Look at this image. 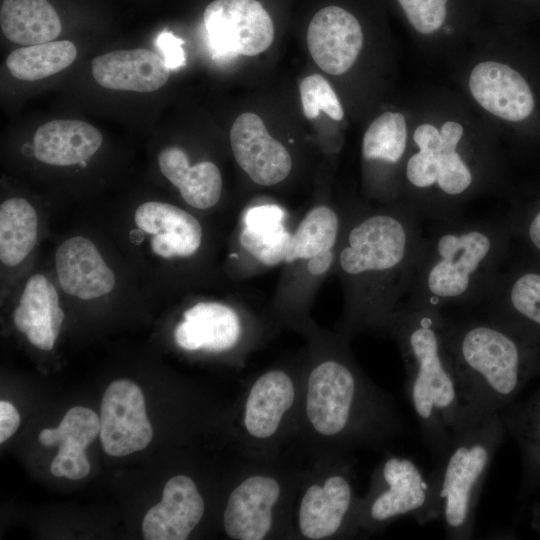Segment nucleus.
<instances>
[{
	"instance_id": "obj_35",
	"label": "nucleus",
	"mask_w": 540,
	"mask_h": 540,
	"mask_svg": "<svg viewBox=\"0 0 540 540\" xmlns=\"http://www.w3.org/2000/svg\"><path fill=\"white\" fill-rule=\"evenodd\" d=\"M83 447L76 445L59 446L58 454L53 459L50 470L56 477L79 480L90 472V463Z\"/></svg>"
},
{
	"instance_id": "obj_36",
	"label": "nucleus",
	"mask_w": 540,
	"mask_h": 540,
	"mask_svg": "<svg viewBox=\"0 0 540 540\" xmlns=\"http://www.w3.org/2000/svg\"><path fill=\"white\" fill-rule=\"evenodd\" d=\"M48 294L49 281L45 276L35 274L29 278L20 298V306L31 316L33 324L50 319Z\"/></svg>"
},
{
	"instance_id": "obj_19",
	"label": "nucleus",
	"mask_w": 540,
	"mask_h": 540,
	"mask_svg": "<svg viewBox=\"0 0 540 540\" xmlns=\"http://www.w3.org/2000/svg\"><path fill=\"white\" fill-rule=\"evenodd\" d=\"M469 89L485 110L507 121H522L534 108V97L526 80L503 63L477 64L469 77Z\"/></svg>"
},
{
	"instance_id": "obj_21",
	"label": "nucleus",
	"mask_w": 540,
	"mask_h": 540,
	"mask_svg": "<svg viewBox=\"0 0 540 540\" xmlns=\"http://www.w3.org/2000/svg\"><path fill=\"white\" fill-rule=\"evenodd\" d=\"M55 265L62 290L80 299H95L110 293L115 275L96 246L77 236L64 241L56 251Z\"/></svg>"
},
{
	"instance_id": "obj_14",
	"label": "nucleus",
	"mask_w": 540,
	"mask_h": 540,
	"mask_svg": "<svg viewBox=\"0 0 540 540\" xmlns=\"http://www.w3.org/2000/svg\"><path fill=\"white\" fill-rule=\"evenodd\" d=\"M292 230L285 225V212L275 204L248 207L241 216L237 234L244 278L281 266L288 249Z\"/></svg>"
},
{
	"instance_id": "obj_24",
	"label": "nucleus",
	"mask_w": 540,
	"mask_h": 540,
	"mask_svg": "<svg viewBox=\"0 0 540 540\" xmlns=\"http://www.w3.org/2000/svg\"><path fill=\"white\" fill-rule=\"evenodd\" d=\"M33 140L37 160L54 166H71L93 156L103 138L100 131L87 122L53 120L41 125Z\"/></svg>"
},
{
	"instance_id": "obj_28",
	"label": "nucleus",
	"mask_w": 540,
	"mask_h": 540,
	"mask_svg": "<svg viewBox=\"0 0 540 540\" xmlns=\"http://www.w3.org/2000/svg\"><path fill=\"white\" fill-rule=\"evenodd\" d=\"M38 219L23 198H10L0 206V260L6 266L20 264L37 240Z\"/></svg>"
},
{
	"instance_id": "obj_23",
	"label": "nucleus",
	"mask_w": 540,
	"mask_h": 540,
	"mask_svg": "<svg viewBox=\"0 0 540 540\" xmlns=\"http://www.w3.org/2000/svg\"><path fill=\"white\" fill-rule=\"evenodd\" d=\"M294 397V383L285 371L272 369L259 376L244 406L243 423L247 433L258 440L275 435Z\"/></svg>"
},
{
	"instance_id": "obj_37",
	"label": "nucleus",
	"mask_w": 540,
	"mask_h": 540,
	"mask_svg": "<svg viewBox=\"0 0 540 540\" xmlns=\"http://www.w3.org/2000/svg\"><path fill=\"white\" fill-rule=\"evenodd\" d=\"M184 40L168 31L161 32L156 39V46L163 55L169 70H176L185 65Z\"/></svg>"
},
{
	"instance_id": "obj_25",
	"label": "nucleus",
	"mask_w": 540,
	"mask_h": 540,
	"mask_svg": "<svg viewBox=\"0 0 540 540\" xmlns=\"http://www.w3.org/2000/svg\"><path fill=\"white\" fill-rule=\"evenodd\" d=\"M157 160L161 173L179 190L187 205L207 210L219 203L223 180L215 163L201 161L191 165L186 152L176 146L161 150Z\"/></svg>"
},
{
	"instance_id": "obj_17",
	"label": "nucleus",
	"mask_w": 540,
	"mask_h": 540,
	"mask_svg": "<svg viewBox=\"0 0 540 540\" xmlns=\"http://www.w3.org/2000/svg\"><path fill=\"white\" fill-rule=\"evenodd\" d=\"M243 333L245 322L238 308L218 301H200L184 311L174 339L184 350L218 353L237 347Z\"/></svg>"
},
{
	"instance_id": "obj_4",
	"label": "nucleus",
	"mask_w": 540,
	"mask_h": 540,
	"mask_svg": "<svg viewBox=\"0 0 540 540\" xmlns=\"http://www.w3.org/2000/svg\"><path fill=\"white\" fill-rule=\"evenodd\" d=\"M443 312L401 305L387 331L406 370V389L425 445L437 459L453 436L470 427L443 337Z\"/></svg>"
},
{
	"instance_id": "obj_29",
	"label": "nucleus",
	"mask_w": 540,
	"mask_h": 540,
	"mask_svg": "<svg viewBox=\"0 0 540 540\" xmlns=\"http://www.w3.org/2000/svg\"><path fill=\"white\" fill-rule=\"evenodd\" d=\"M76 57L77 49L71 41H50L13 50L6 66L13 77L36 81L66 69Z\"/></svg>"
},
{
	"instance_id": "obj_13",
	"label": "nucleus",
	"mask_w": 540,
	"mask_h": 540,
	"mask_svg": "<svg viewBox=\"0 0 540 540\" xmlns=\"http://www.w3.org/2000/svg\"><path fill=\"white\" fill-rule=\"evenodd\" d=\"M229 140L236 163L254 184L273 187L291 174L289 150L269 134L257 114H240L231 127Z\"/></svg>"
},
{
	"instance_id": "obj_42",
	"label": "nucleus",
	"mask_w": 540,
	"mask_h": 540,
	"mask_svg": "<svg viewBox=\"0 0 540 540\" xmlns=\"http://www.w3.org/2000/svg\"><path fill=\"white\" fill-rule=\"evenodd\" d=\"M444 32H446V33L452 32L451 26H447V27L444 29Z\"/></svg>"
},
{
	"instance_id": "obj_39",
	"label": "nucleus",
	"mask_w": 540,
	"mask_h": 540,
	"mask_svg": "<svg viewBox=\"0 0 540 540\" xmlns=\"http://www.w3.org/2000/svg\"><path fill=\"white\" fill-rule=\"evenodd\" d=\"M26 336L31 344L41 350H51L56 340L51 328L50 319L33 324L26 331Z\"/></svg>"
},
{
	"instance_id": "obj_26",
	"label": "nucleus",
	"mask_w": 540,
	"mask_h": 540,
	"mask_svg": "<svg viewBox=\"0 0 540 540\" xmlns=\"http://www.w3.org/2000/svg\"><path fill=\"white\" fill-rule=\"evenodd\" d=\"M507 433L516 441L522 462L519 498L540 490V386L526 399L499 412Z\"/></svg>"
},
{
	"instance_id": "obj_11",
	"label": "nucleus",
	"mask_w": 540,
	"mask_h": 540,
	"mask_svg": "<svg viewBox=\"0 0 540 540\" xmlns=\"http://www.w3.org/2000/svg\"><path fill=\"white\" fill-rule=\"evenodd\" d=\"M152 437L140 387L126 379L112 382L101 402L100 440L104 451L125 456L146 448Z\"/></svg>"
},
{
	"instance_id": "obj_31",
	"label": "nucleus",
	"mask_w": 540,
	"mask_h": 540,
	"mask_svg": "<svg viewBox=\"0 0 540 540\" xmlns=\"http://www.w3.org/2000/svg\"><path fill=\"white\" fill-rule=\"evenodd\" d=\"M134 221L148 234L204 233L199 220L190 212L173 204L151 201L141 204L135 211Z\"/></svg>"
},
{
	"instance_id": "obj_8",
	"label": "nucleus",
	"mask_w": 540,
	"mask_h": 540,
	"mask_svg": "<svg viewBox=\"0 0 540 540\" xmlns=\"http://www.w3.org/2000/svg\"><path fill=\"white\" fill-rule=\"evenodd\" d=\"M464 129L458 122H445L438 130L431 124L413 133L417 146L405 165V178L420 194L409 207L434 222L460 216L459 205L472 192L475 176L458 150Z\"/></svg>"
},
{
	"instance_id": "obj_34",
	"label": "nucleus",
	"mask_w": 540,
	"mask_h": 540,
	"mask_svg": "<svg viewBox=\"0 0 540 540\" xmlns=\"http://www.w3.org/2000/svg\"><path fill=\"white\" fill-rule=\"evenodd\" d=\"M409 23L422 34L441 28L447 13L448 0H397Z\"/></svg>"
},
{
	"instance_id": "obj_6",
	"label": "nucleus",
	"mask_w": 540,
	"mask_h": 540,
	"mask_svg": "<svg viewBox=\"0 0 540 540\" xmlns=\"http://www.w3.org/2000/svg\"><path fill=\"white\" fill-rule=\"evenodd\" d=\"M507 431L494 413L452 437L432 473L447 539L473 538L476 507L492 460Z\"/></svg>"
},
{
	"instance_id": "obj_40",
	"label": "nucleus",
	"mask_w": 540,
	"mask_h": 540,
	"mask_svg": "<svg viewBox=\"0 0 540 540\" xmlns=\"http://www.w3.org/2000/svg\"><path fill=\"white\" fill-rule=\"evenodd\" d=\"M527 238L540 253V210L533 213L526 226Z\"/></svg>"
},
{
	"instance_id": "obj_5",
	"label": "nucleus",
	"mask_w": 540,
	"mask_h": 540,
	"mask_svg": "<svg viewBox=\"0 0 540 540\" xmlns=\"http://www.w3.org/2000/svg\"><path fill=\"white\" fill-rule=\"evenodd\" d=\"M306 415L312 428L327 437L374 441L398 429V420L360 375L346 354L329 356L311 370Z\"/></svg>"
},
{
	"instance_id": "obj_30",
	"label": "nucleus",
	"mask_w": 540,
	"mask_h": 540,
	"mask_svg": "<svg viewBox=\"0 0 540 540\" xmlns=\"http://www.w3.org/2000/svg\"><path fill=\"white\" fill-rule=\"evenodd\" d=\"M407 146V127L404 116L385 112L367 128L362 141V157L368 163L398 164Z\"/></svg>"
},
{
	"instance_id": "obj_9",
	"label": "nucleus",
	"mask_w": 540,
	"mask_h": 540,
	"mask_svg": "<svg viewBox=\"0 0 540 540\" xmlns=\"http://www.w3.org/2000/svg\"><path fill=\"white\" fill-rule=\"evenodd\" d=\"M411 515L420 525L441 519V506L436 484L416 462L391 455L378 467L374 485L363 504L359 521L375 529Z\"/></svg>"
},
{
	"instance_id": "obj_2",
	"label": "nucleus",
	"mask_w": 540,
	"mask_h": 540,
	"mask_svg": "<svg viewBox=\"0 0 540 540\" xmlns=\"http://www.w3.org/2000/svg\"><path fill=\"white\" fill-rule=\"evenodd\" d=\"M506 241L496 219L436 222L422 236L406 304L441 311L477 306L500 273Z\"/></svg>"
},
{
	"instance_id": "obj_7",
	"label": "nucleus",
	"mask_w": 540,
	"mask_h": 540,
	"mask_svg": "<svg viewBox=\"0 0 540 540\" xmlns=\"http://www.w3.org/2000/svg\"><path fill=\"white\" fill-rule=\"evenodd\" d=\"M349 210L326 202L311 206L292 229L273 297L276 312L303 317L323 282L334 272Z\"/></svg>"
},
{
	"instance_id": "obj_16",
	"label": "nucleus",
	"mask_w": 540,
	"mask_h": 540,
	"mask_svg": "<svg viewBox=\"0 0 540 540\" xmlns=\"http://www.w3.org/2000/svg\"><path fill=\"white\" fill-rule=\"evenodd\" d=\"M348 476L332 474L322 483L307 487L299 505L298 525L301 534L310 540L334 536L353 517L360 516Z\"/></svg>"
},
{
	"instance_id": "obj_33",
	"label": "nucleus",
	"mask_w": 540,
	"mask_h": 540,
	"mask_svg": "<svg viewBox=\"0 0 540 540\" xmlns=\"http://www.w3.org/2000/svg\"><path fill=\"white\" fill-rule=\"evenodd\" d=\"M303 113L307 119H314L320 110L334 120H342V105L328 81L319 74L305 77L300 84Z\"/></svg>"
},
{
	"instance_id": "obj_3",
	"label": "nucleus",
	"mask_w": 540,
	"mask_h": 540,
	"mask_svg": "<svg viewBox=\"0 0 540 540\" xmlns=\"http://www.w3.org/2000/svg\"><path fill=\"white\" fill-rule=\"evenodd\" d=\"M442 312L445 348L472 426L513 403L540 374V349L480 314Z\"/></svg>"
},
{
	"instance_id": "obj_38",
	"label": "nucleus",
	"mask_w": 540,
	"mask_h": 540,
	"mask_svg": "<svg viewBox=\"0 0 540 540\" xmlns=\"http://www.w3.org/2000/svg\"><path fill=\"white\" fill-rule=\"evenodd\" d=\"M20 415L10 402L0 401V443L5 442L18 429Z\"/></svg>"
},
{
	"instance_id": "obj_32",
	"label": "nucleus",
	"mask_w": 540,
	"mask_h": 540,
	"mask_svg": "<svg viewBox=\"0 0 540 540\" xmlns=\"http://www.w3.org/2000/svg\"><path fill=\"white\" fill-rule=\"evenodd\" d=\"M100 433V417L91 409L76 406L68 410L60 425L43 429L39 441L43 446L76 445L85 448Z\"/></svg>"
},
{
	"instance_id": "obj_41",
	"label": "nucleus",
	"mask_w": 540,
	"mask_h": 540,
	"mask_svg": "<svg viewBox=\"0 0 540 540\" xmlns=\"http://www.w3.org/2000/svg\"><path fill=\"white\" fill-rule=\"evenodd\" d=\"M13 318L17 329L24 333H26L33 324L31 316L21 306H18L15 309Z\"/></svg>"
},
{
	"instance_id": "obj_15",
	"label": "nucleus",
	"mask_w": 540,
	"mask_h": 540,
	"mask_svg": "<svg viewBox=\"0 0 540 540\" xmlns=\"http://www.w3.org/2000/svg\"><path fill=\"white\" fill-rule=\"evenodd\" d=\"M306 38L315 63L331 75L348 71L363 46V32L358 20L338 6L317 11L309 23Z\"/></svg>"
},
{
	"instance_id": "obj_27",
	"label": "nucleus",
	"mask_w": 540,
	"mask_h": 540,
	"mask_svg": "<svg viewBox=\"0 0 540 540\" xmlns=\"http://www.w3.org/2000/svg\"><path fill=\"white\" fill-rule=\"evenodd\" d=\"M0 25L7 39L26 46L53 41L62 31L60 18L47 0H4Z\"/></svg>"
},
{
	"instance_id": "obj_1",
	"label": "nucleus",
	"mask_w": 540,
	"mask_h": 540,
	"mask_svg": "<svg viewBox=\"0 0 540 540\" xmlns=\"http://www.w3.org/2000/svg\"><path fill=\"white\" fill-rule=\"evenodd\" d=\"M419 220L399 201L349 210L333 272L347 331L387 330L411 283L423 236Z\"/></svg>"
},
{
	"instance_id": "obj_18",
	"label": "nucleus",
	"mask_w": 540,
	"mask_h": 540,
	"mask_svg": "<svg viewBox=\"0 0 540 540\" xmlns=\"http://www.w3.org/2000/svg\"><path fill=\"white\" fill-rule=\"evenodd\" d=\"M278 481L267 475H252L229 495L223 523L226 534L235 540H261L273 524V510L280 497Z\"/></svg>"
},
{
	"instance_id": "obj_22",
	"label": "nucleus",
	"mask_w": 540,
	"mask_h": 540,
	"mask_svg": "<svg viewBox=\"0 0 540 540\" xmlns=\"http://www.w3.org/2000/svg\"><path fill=\"white\" fill-rule=\"evenodd\" d=\"M92 76L102 87L131 92H152L166 84L170 70L155 52L137 48L116 50L97 56Z\"/></svg>"
},
{
	"instance_id": "obj_12",
	"label": "nucleus",
	"mask_w": 540,
	"mask_h": 540,
	"mask_svg": "<svg viewBox=\"0 0 540 540\" xmlns=\"http://www.w3.org/2000/svg\"><path fill=\"white\" fill-rule=\"evenodd\" d=\"M480 315L523 340L540 342V273L506 277L500 272L484 299Z\"/></svg>"
},
{
	"instance_id": "obj_10",
	"label": "nucleus",
	"mask_w": 540,
	"mask_h": 540,
	"mask_svg": "<svg viewBox=\"0 0 540 540\" xmlns=\"http://www.w3.org/2000/svg\"><path fill=\"white\" fill-rule=\"evenodd\" d=\"M204 26L220 54L255 56L274 40V24L256 0H214L205 8Z\"/></svg>"
},
{
	"instance_id": "obj_20",
	"label": "nucleus",
	"mask_w": 540,
	"mask_h": 540,
	"mask_svg": "<svg viewBox=\"0 0 540 540\" xmlns=\"http://www.w3.org/2000/svg\"><path fill=\"white\" fill-rule=\"evenodd\" d=\"M204 514V500L194 481L177 475L167 481L162 500L151 507L142 522L145 540H185Z\"/></svg>"
}]
</instances>
